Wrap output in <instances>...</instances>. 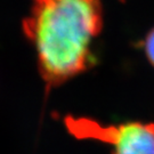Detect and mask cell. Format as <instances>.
<instances>
[{"mask_svg": "<svg viewBox=\"0 0 154 154\" xmlns=\"http://www.w3.org/2000/svg\"><path fill=\"white\" fill-rule=\"evenodd\" d=\"M144 49H145V54H146L147 60L154 66V28L147 33V35L145 38Z\"/></svg>", "mask_w": 154, "mask_h": 154, "instance_id": "3957f363", "label": "cell"}, {"mask_svg": "<svg viewBox=\"0 0 154 154\" xmlns=\"http://www.w3.org/2000/svg\"><path fill=\"white\" fill-rule=\"evenodd\" d=\"M103 22L100 0H32L23 32L47 93L95 65L93 42Z\"/></svg>", "mask_w": 154, "mask_h": 154, "instance_id": "6da1fadb", "label": "cell"}, {"mask_svg": "<svg viewBox=\"0 0 154 154\" xmlns=\"http://www.w3.org/2000/svg\"><path fill=\"white\" fill-rule=\"evenodd\" d=\"M67 131L78 139H90L109 144L112 154H154V123L130 121L104 125L87 116H66Z\"/></svg>", "mask_w": 154, "mask_h": 154, "instance_id": "7a4b0ae2", "label": "cell"}, {"mask_svg": "<svg viewBox=\"0 0 154 154\" xmlns=\"http://www.w3.org/2000/svg\"><path fill=\"white\" fill-rule=\"evenodd\" d=\"M121 1H123V0H121Z\"/></svg>", "mask_w": 154, "mask_h": 154, "instance_id": "277c9868", "label": "cell"}]
</instances>
